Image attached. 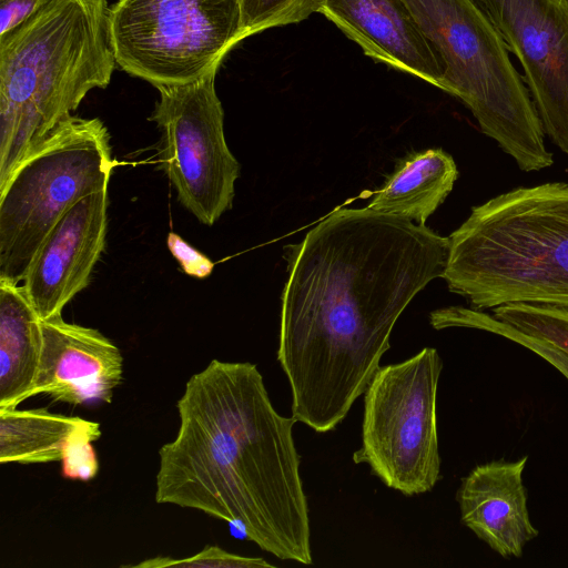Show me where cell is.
<instances>
[{
  "instance_id": "cell-1",
  "label": "cell",
  "mask_w": 568,
  "mask_h": 568,
  "mask_svg": "<svg viewBox=\"0 0 568 568\" xmlns=\"http://www.w3.org/2000/svg\"><path fill=\"white\" fill-rule=\"evenodd\" d=\"M288 251L277 361L292 416L326 433L364 394L409 302L444 276L449 237L369 207L338 209Z\"/></svg>"
},
{
  "instance_id": "cell-2",
  "label": "cell",
  "mask_w": 568,
  "mask_h": 568,
  "mask_svg": "<svg viewBox=\"0 0 568 568\" xmlns=\"http://www.w3.org/2000/svg\"><path fill=\"white\" fill-rule=\"evenodd\" d=\"M176 408V436L159 450L155 501L235 525L276 558L311 565L297 420L276 412L257 366L212 359L187 379Z\"/></svg>"
},
{
  "instance_id": "cell-3",
  "label": "cell",
  "mask_w": 568,
  "mask_h": 568,
  "mask_svg": "<svg viewBox=\"0 0 568 568\" xmlns=\"http://www.w3.org/2000/svg\"><path fill=\"white\" fill-rule=\"evenodd\" d=\"M115 65L108 0H47L0 36V185Z\"/></svg>"
},
{
  "instance_id": "cell-4",
  "label": "cell",
  "mask_w": 568,
  "mask_h": 568,
  "mask_svg": "<svg viewBox=\"0 0 568 568\" xmlns=\"http://www.w3.org/2000/svg\"><path fill=\"white\" fill-rule=\"evenodd\" d=\"M473 308H568V183L517 187L474 206L449 236L445 273Z\"/></svg>"
},
{
  "instance_id": "cell-5",
  "label": "cell",
  "mask_w": 568,
  "mask_h": 568,
  "mask_svg": "<svg viewBox=\"0 0 568 568\" xmlns=\"http://www.w3.org/2000/svg\"><path fill=\"white\" fill-rule=\"evenodd\" d=\"M445 71L444 91L459 98L480 130L520 170L554 163L544 129L504 39L476 0H404Z\"/></svg>"
},
{
  "instance_id": "cell-6",
  "label": "cell",
  "mask_w": 568,
  "mask_h": 568,
  "mask_svg": "<svg viewBox=\"0 0 568 568\" xmlns=\"http://www.w3.org/2000/svg\"><path fill=\"white\" fill-rule=\"evenodd\" d=\"M115 160L99 118L70 116L0 185V278L21 283L42 241L80 199L109 187Z\"/></svg>"
},
{
  "instance_id": "cell-7",
  "label": "cell",
  "mask_w": 568,
  "mask_h": 568,
  "mask_svg": "<svg viewBox=\"0 0 568 568\" xmlns=\"http://www.w3.org/2000/svg\"><path fill=\"white\" fill-rule=\"evenodd\" d=\"M110 32L116 65L155 88L217 72L244 39L239 0H118Z\"/></svg>"
},
{
  "instance_id": "cell-8",
  "label": "cell",
  "mask_w": 568,
  "mask_h": 568,
  "mask_svg": "<svg viewBox=\"0 0 568 568\" xmlns=\"http://www.w3.org/2000/svg\"><path fill=\"white\" fill-rule=\"evenodd\" d=\"M443 362L425 347L379 368L364 392L362 445L366 464L388 488L405 496L430 491L440 478L436 398Z\"/></svg>"
},
{
  "instance_id": "cell-9",
  "label": "cell",
  "mask_w": 568,
  "mask_h": 568,
  "mask_svg": "<svg viewBox=\"0 0 568 568\" xmlns=\"http://www.w3.org/2000/svg\"><path fill=\"white\" fill-rule=\"evenodd\" d=\"M213 72L191 83L160 87L150 120L160 131L158 158L179 202L204 225L232 207L240 164L224 135V111Z\"/></svg>"
},
{
  "instance_id": "cell-10",
  "label": "cell",
  "mask_w": 568,
  "mask_h": 568,
  "mask_svg": "<svg viewBox=\"0 0 568 568\" xmlns=\"http://www.w3.org/2000/svg\"><path fill=\"white\" fill-rule=\"evenodd\" d=\"M476 1L519 60L544 132L568 155V1Z\"/></svg>"
},
{
  "instance_id": "cell-11",
  "label": "cell",
  "mask_w": 568,
  "mask_h": 568,
  "mask_svg": "<svg viewBox=\"0 0 568 568\" xmlns=\"http://www.w3.org/2000/svg\"><path fill=\"white\" fill-rule=\"evenodd\" d=\"M108 187L89 194L55 222L34 253L22 286L41 320L62 315L90 283L105 248Z\"/></svg>"
},
{
  "instance_id": "cell-12",
  "label": "cell",
  "mask_w": 568,
  "mask_h": 568,
  "mask_svg": "<svg viewBox=\"0 0 568 568\" xmlns=\"http://www.w3.org/2000/svg\"><path fill=\"white\" fill-rule=\"evenodd\" d=\"M42 346L33 396L70 405L111 403L123 379V356L100 331L68 323L62 315L41 320Z\"/></svg>"
},
{
  "instance_id": "cell-13",
  "label": "cell",
  "mask_w": 568,
  "mask_h": 568,
  "mask_svg": "<svg viewBox=\"0 0 568 568\" xmlns=\"http://www.w3.org/2000/svg\"><path fill=\"white\" fill-rule=\"evenodd\" d=\"M320 13L366 55L444 90V67L404 0H324Z\"/></svg>"
},
{
  "instance_id": "cell-14",
  "label": "cell",
  "mask_w": 568,
  "mask_h": 568,
  "mask_svg": "<svg viewBox=\"0 0 568 568\" xmlns=\"http://www.w3.org/2000/svg\"><path fill=\"white\" fill-rule=\"evenodd\" d=\"M528 460H493L463 478L456 499L462 523L504 558L520 557L538 536L527 508L523 474Z\"/></svg>"
},
{
  "instance_id": "cell-15",
  "label": "cell",
  "mask_w": 568,
  "mask_h": 568,
  "mask_svg": "<svg viewBox=\"0 0 568 568\" xmlns=\"http://www.w3.org/2000/svg\"><path fill=\"white\" fill-rule=\"evenodd\" d=\"M41 346V318L22 284L0 278V409L33 396Z\"/></svg>"
},
{
  "instance_id": "cell-16",
  "label": "cell",
  "mask_w": 568,
  "mask_h": 568,
  "mask_svg": "<svg viewBox=\"0 0 568 568\" xmlns=\"http://www.w3.org/2000/svg\"><path fill=\"white\" fill-rule=\"evenodd\" d=\"M457 178L454 159L442 149L415 152L397 164L367 207L425 224Z\"/></svg>"
},
{
  "instance_id": "cell-17",
  "label": "cell",
  "mask_w": 568,
  "mask_h": 568,
  "mask_svg": "<svg viewBox=\"0 0 568 568\" xmlns=\"http://www.w3.org/2000/svg\"><path fill=\"white\" fill-rule=\"evenodd\" d=\"M84 420L45 408L0 409V464L61 462L69 439Z\"/></svg>"
},
{
  "instance_id": "cell-18",
  "label": "cell",
  "mask_w": 568,
  "mask_h": 568,
  "mask_svg": "<svg viewBox=\"0 0 568 568\" xmlns=\"http://www.w3.org/2000/svg\"><path fill=\"white\" fill-rule=\"evenodd\" d=\"M430 323L436 329L475 328L505 337L544 358L568 379V353L541 338L520 332L494 315L476 308L452 306L433 312Z\"/></svg>"
},
{
  "instance_id": "cell-19",
  "label": "cell",
  "mask_w": 568,
  "mask_h": 568,
  "mask_svg": "<svg viewBox=\"0 0 568 568\" xmlns=\"http://www.w3.org/2000/svg\"><path fill=\"white\" fill-rule=\"evenodd\" d=\"M493 315L520 332L541 338L568 353V308L511 303L493 308Z\"/></svg>"
},
{
  "instance_id": "cell-20",
  "label": "cell",
  "mask_w": 568,
  "mask_h": 568,
  "mask_svg": "<svg viewBox=\"0 0 568 568\" xmlns=\"http://www.w3.org/2000/svg\"><path fill=\"white\" fill-rule=\"evenodd\" d=\"M324 0H239L244 39L274 27L297 23L320 12Z\"/></svg>"
},
{
  "instance_id": "cell-21",
  "label": "cell",
  "mask_w": 568,
  "mask_h": 568,
  "mask_svg": "<svg viewBox=\"0 0 568 568\" xmlns=\"http://www.w3.org/2000/svg\"><path fill=\"white\" fill-rule=\"evenodd\" d=\"M100 436V424L88 419L73 433L61 459L65 479L89 481L97 476L99 462L92 443Z\"/></svg>"
},
{
  "instance_id": "cell-22",
  "label": "cell",
  "mask_w": 568,
  "mask_h": 568,
  "mask_svg": "<svg viewBox=\"0 0 568 568\" xmlns=\"http://www.w3.org/2000/svg\"><path fill=\"white\" fill-rule=\"evenodd\" d=\"M135 568H270V562L261 557H245L229 552L217 546H206L200 552L181 559L169 557H156L146 559L136 565H130Z\"/></svg>"
},
{
  "instance_id": "cell-23",
  "label": "cell",
  "mask_w": 568,
  "mask_h": 568,
  "mask_svg": "<svg viewBox=\"0 0 568 568\" xmlns=\"http://www.w3.org/2000/svg\"><path fill=\"white\" fill-rule=\"evenodd\" d=\"M166 246L185 274L196 278H205L211 275L214 267L213 262L179 234L170 232L166 237Z\"/></svg>"
},
{
  "instance_id": "cell-24",
  "label": "cell",
  "mask_w": 568,
  "mask_h": 568,
  "mask_svg": "<svg viewBox=\"0 0 568 568\" xmlns=\"http://www.w3.org/2000/svg\"><path fill=\"white\" fill-rule=\"evenodd\" d=\"M47 0H0V36L24 22Z\"/></svg>"
},
{
  "instance_id": "cell-25",
  "label": "cell",
  "mask_w": 568,
  "mask_h": 568,
  "mask_svg": "<svg viewBox=\"0 0 568 568\" xmlns=\"http://www.w3.org/2000/svg\"><path fill=\"white\" fill-rule=\"evenodd\" d=\"M568 1V0H567Z\"/></svg>"
}]
</instances>
